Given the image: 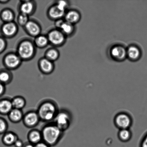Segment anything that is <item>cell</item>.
Segmentation results:
<instances>
[{"mask_svg":"<svg viewBox=\"0 0 147 147\" xmlns=\"http://www.w3.org/2000/svg\"><path fill=\"white\" fill-rule=\"evenodd\" d=\"M46 123L41 130L42 141L51 147L55 146L63 138L64 132L53 122Z\"/></svg>","mask_w":147,"mask_h":147,"instance_id":"obj_1","label":"cell"},{"mask_svg":"<svg viewBox=\"0 0 147 147\" xmlns=\"http://www.w3.org/2000/svg\"><path fill=\"white\" fill-rule=\"evenodd\" d=\"M59 110L55 102L46 99L40 104L36 111L40 120L47 123L53 122Z\"/></svg>","mask_w":147,"mask_h":147,"instance_id":"obj_2","label":"cell"},{"mask_svg":"<svg viewBox=\"0 0 147 147\" xmlns=\"http://www.w3.org/2000/svg\"><path fill=\"white\" fill-rule=\"evenodd\" d=\"M36 52V49L34 41L29 39H24L19 43L16 53L22 61H28L34 58Z\"/></svg>","mask_w":147,"mask_h":147,"instance_id":"obj_3","label":"cell"},{"mask_svg":"<svg viewBox=\"0 0 147 147\" xmlns=\"http://www.w3.org/2000/svg\"><path fill=\"white\" fill-rule=\"evenodd\" d=\"M72 119L71 114L69 111L62 109L59 110L53 122L64 132L69 128Z\"/></svg>","mask_w":147,"mask_h":147,"instance_id":"obj_4","label":"cell"},{"mask_svg":"<svg viewBox=\"0 0 147 147\" xmlns=\"http://www.w3.org/2000/svg\"><path fill=\"white\" fill-rule=\"evenodd\" d=\"M133 119L127 112H121L118 113L114 118L115 127L118 129H130L133 124Z\"/></svg>","mask_w":147,"mask_h":147,"instance_id":"obj_5","label":"cell"},{"mask_svg":"<svg viewBox=\"0 0 147 147\" xmlns=\"http://www.w3.org/2000/svg\"><path fill=\"white\" fill-rule=\"evenodd\" d=\"M47 36L49 44L56 48L64 45L67 39V37L60 30L56 28L49 31Z\"/></svg>","mask_w":147,"mask_h":147,"instance_id":"obj_6","label":"cell"},{"mask_svg":"<svg viewBox=\"0 0 147 147\" xmlns=\"http://www.w3.org/2000/svg\"><path fill=\"white\" fill-rule=\"evenodd\" d=\"M22 60L16 53H7L4 56L3 63L7 69L13 70L17 69L21 65Z\"/></svg>","mask_w":147,"mask_h":147,"instance_id":"obj_7","label":"cell"},{"mask_svg":"<svg viewBox=\"0 0 147 147\" xmlns=\"http://www.w3.org/2000/svg\"><path fill=\"white\" fill-rule=\"evenodd\" d=\"M22 121L26 127L32 129L38 125L41 120L37 111L31 110L24 114Z\"/></svg>","mask_w":147,"mask_h":147,"instance_id":"obj_8","label":"cell"},{"mask_svg":"<svg viewBox=\"0 0 147 147\" xmlns=\"http://www.w3.org/2000/svg\"><path fill=\"white\" fill-rule=\"evenodd\" d=\"M1 32L5 38H12L15 36L18 31V25L14 22L4 23L1 27Z\"/></svg>","mask_w":147,"mask_h":147,"instance_id":"obj_9","label":"cell"},{"mask_svg":"<svg viewBox=\"0 0 147 147\" xmlns=\"http://www.w3.org/2000/svg\"><path fill=\"white\" fill-rule=\"evenodd\" d=\"M28 35L34 38L41 34V27L39 24L34 20H30L24 27Z\"/></svg>","mask_w":147,"mask_h":147,"instance_id":"obj_10","label":"cell"},{"mask_svg":"<svg viewBox=\"0 0 147 147\" xmlns=\"http://www.w3.org/2000/svg\"><path fill=\"white\" fill-rule=\"evenodd\" d=\"M36 8V4L34 1H21L19 6L20 13L26 14L29 16L35 12Z\"/></svg>","mask_w":147,"mask_h":147,"instance_id":"obj_11","label":"cell"},{"mask_svg":"<svg viewBox=\"0 0 147 147\" xmlns=\"http://www.w3.org/2000/svg\"><path fill=\"white\" fill-rule=\"evenodd\" d=\"M38 67L40 71L46 75L51 74L55 69L54 62L48 60L45 57L39 60Z\"/></svg>","mask_w":147,"mask_h":147,"instance_id":"obj_12","label":"cell"},{"mask_svg":"<svg viewBox=\"0 0 147 147\" xmlns=\"http://www.w3.org/2000/svg\"><path fill=\"white\" fill-rule=\"evenodd\" d=\"M66 11L61 10L55 3L48 9L47 15L49 18L53 21L61 19L64 17Z\"/></svg>","mask_w":147,"mask_h":147,"instance_id":"obj_13","label":"cell"},{"mask_svg":"<svg viewBox=\"0 0 147 147\" xmlns=\"http://www.w3.org/2000/svg\"><path fill=\"white\" fill-rule=\"evenodd\" d=\"M18 135L11 131H7L2 135L1 142L3 144L7 146L14 145V143L18 139Z\"/></svg>","mask_w":147,"mask_h":147,"instance_id":"obj_14","label":"cell"},{"mask_svg":"<svg viewBox=\"0 0 147 147\" xmlns=\"http://www.w3.org/2000/svg\"><path fill=\"white\" fill-rule=\"evenodd\" d=\"M13 109L11 99L8 98L0 99V115L7 116Z\"/></svg>","mask_w":147,"mask_h":147,"instance_id":"obj_15","label":"cell"},{"mask_svg":"<svg viewBox=\"0 0 147 147\" xmlns=\"http://www.w3.org/2000/svg\"><path fill=\"white\" fill-rule=\"evenodd\" d=\"M27 138L28 142L34 145L42 142L41 131L37 129H32L27 134Z\"/></svg>","mask_w":147,"mask_h":147,"instance_id":"obj_16","label":"cell"},{"mask_svg":"<svg viewBox=\"0 0 147 147\" xmlns=\"http://www.w3.org/2000/svg\"><path fill=\"white\" fill-rule=\"evenodd\" d=\"M111 54L115 59L118 61H122L127 56V51L123 47L120 46L114 47L111 50Z\"/></svg>","mask_w":147,"mask_h":147,"instance_id":"obj_17","label":"cell"},{"mask_svg":"<svg viewBox=\"0 0 147 147\" xmlns=\"http://www.w3.org/2000/svg\"><path fill=\"white\" fill-rule=\"evenodd\" d=\"M24 114L22 110L13 108L7 116L8 119L11 122L17 123L22 121Z\"/></svg>","mask_w":147,"mask_h":147,"instance_id":"obj_18","label":"cell"},{"mask_svg":"<svg viewBox=\"0 0 147 147\" xmlns=\"http://www.w3.org/2000/svg\"><path fill=\"white\" fill-rule=\"evenodd\" d=\"M64 18L65 21L74 24L79 21L80 19V15L77 11L70 10L66 11Z\"/></svg>","mask_w":147,"mask_h":147,"instance_id":"obj_19","label":"cell"},{"mask_svg":"<svg viewBox=\"0 0 147 147\" xmlns=\"http://www.w3.org/2000/svg\"><path fill=\"white\" fill-rule=\"evenodd\" d=\"M15 17L14 11L9 8L4 9L0 13V18L4 23L13 22Z\"/></svg>","mask_w":147,"mask_h":147,"instance_id":"obj_20","label":"cell"},{"mask_svg":"<svg viewBox=\"0 0 147 147\" xmlns=\"http://www.w3.org/2000/svg\"><path fill=\"white\" fill-rule=\"evenodd\" d=\"M34 42L36 47L40 49L45 48L49 44L47 35L42 34L35 37Z\"/></svg>","mask_w":147,"mask_h":147,"instance_id":"obj_21","label":"cell"},{"mask_svg":"<svg viewBox=\"0 0 147 147\" xmlns=\"http://www.w3.org/2000/svg\"><path fill=\"white\" fill-rule=\"evenodd\" d=\"M132 134L130 129H119L118 132V139L122 142H127L132 139Z\"/></svg>","mask_w":147,"mask_h":147,"instance_id":"obj_22","label":"cell"},{"mask_svg":"<svg viewBox=\"0 0 147 147\" xmlns=\"http://www.w3.org/2000/svg\"><path fill=\"white\" fill-rule=\"evenodd\" d=\"M60 56L59 51L55 47L49 48L46 51L45 54V57L53 62L58 60Z\"/></svg>","mask_w":147,"mask_h":147,"instance_id":"obj_23","label":"cell"},{"mask_svg":"<svg viewBox=\"0 0 147 147\" xmlns=\"http://www.w3.org/2000/svg\"><path fill=\"white\" fill-rule=\"evenodd\" d=\"M13 76L9 70L7 69L0 70V82L5 85L9 84L12 81Z\"/></svg>","mask_w":147,"mask_h":147,"instance_id":"obj_24","label":"cell"},{"mask_svg":"<svg viewBox=\"0 0 147 147\" xmlns=\"http://www.w3.org/2000/svg\"><path fill=\"white\" fill-rule=\"evenodd\" d=\"M59 30H60L66 37L71 35L74 31V24L64 21L60 25Z\"/></svg>","mask_w":147,"mask_h":147,"instance_id":"obj_25","label":"cell"},{"mask_svg":"<svg viewBox=\"0 0 147 147\" xmlns=\"http://www.w3.org/2000/svg\"><path fill=\"white\" fill-rule=\"evenodd\" d=\"M13 108L14 109L22 110L26 105V101L22 96H18L11 99Z\"/></svg>","mask_w":147,"mask_h":147,"instance_id":"obj_26","label":"cell"},{"mask_svg":"<svg viewBox=\"0 0 147 147\" xmlns=\"http://www.w3.org/2000/svg\"><path fill=\"white\" fill-rule=\"evenodd\" d=\"M127 56L132 60H137L140 56V51L138 47L131 46L126 50Z\"/></svg>","mask_w":147,"mask_h":147,"instance_id":"obj_27","label":"cell"},{"mask_svg":"<svg viewBox=\"0 0 147 147\" xmlns=\"http://www.w3.org/2000/svg\"><path fill=\"white\" fill-rule=\"evenodd\" d=\"M29 17V16L26 14L20 13L17 18L18 25L24 27L30 20Z\"/></svg>","mask_w":147,"mask_h":147,"instance_id":"obj_28","label":"cell"},{"mask_svg":"<svg viewBox=\"0 0 147 147\" xmlns=\"http://www.w3.org/2000/svg\"><path fill=\"white\" fill-rule=\"evenodd\" d=\"M8 124L5 119L0 117V135L4 134L8 131Z\"/></svg>","mask_w":147,"mask_h":147,"instance_id":"obj_29","label":"cell"},{"mask_svg":"<svg viewBox=\"0 0 147 147\" xmlns=\"http://www.w3.org/2000/svg\"><path fill=\"white\" fill-rule=\"evenodd\" d=\"M55 4L61 9L65 11H67V10L69 6V3L67 1H57Z\"/></svg>","mask_w":147,"mask_h":147,"instance_id":"obj_30","label":"cell"},{"mask_svg":"<svg viewBox=\"0 0 147 147\" xmlns=\"http://www.w3.org/2000/svg\"><path fill=\"white\" fill-rule=\"evenodd\" d=\"M7 47V42L5 38L0 37V54L5 51Z\"/></svg>","mask_w":147,"mask_h":147,"instance_id":"obj_31","label":"cell"},{"mask_svg":"<svg viewBox=\"0 0 147 147\" xmlns=\"http://www.w3.org/2000/svg\"><path fill=\"white\" fill-rule=\"evenodd\" d=\"M139 147H147V133L142 138L140 143Z\"/></svg>","mask_w":147,"mask_h":147,"instance_id":"obj_32","label":"cell"},{"mask_svg":"<svg viewBox=\"0 0 147 147\" xmlns=\"http://www.w3.org/2000/svg\"><path fill=\"white\" fill-rule=\"evenodd\" d=\"M6 91L5 85L0 82V97L3 96Z\"/></svg>","mask_w":147,"mask_h":147,"instance_id":"obj_33","label":"cell"},{"mask_svg":"<svg viewBox=\"0 0 147 147\" xmlns=\"http://www.w3.org/2000/svg\"><path fill=\"white\" fill-rule=\"evenodd\" d=\"M24 143L21 140L18 139L17 140L14 144L15 147H23Z\"/></svg>","mask_w":147,"mask_h":147,"instance_id":"obj_34","label":"cell"},{"mask_svg":"<svg viewBox=\"0 0 147 147\" xmlns=\"http://www.w3.org/2000/svg\"><path fill=\"white\" fill-rule=\"evenodd\" d=\"M35 147H51L45 142H41L35 145Z\"/></svg>","mask_w":147,"mask_h":147,"instance_id":"obj_35","label":"cell"},{"mask_svg":"<svg viewBox=\"0 0 147 147\" xmlns=\"http://www.w3.org/2000/svg\"><path fill=\"white\" fill-rule=\"evenodd\" d=\"M23 147H35V145L28 142L24 143Z\"/></svg>","mask_w":147,"mask_h":147,"instance_id":"obj_36","label":"cell"},{"mask_svg":"<svg viewBox=\"0 0 147 147\" xmlns=\"http://www.w3.org/2000/svg\"><path fill=\"white\" fill-rule=\"evenodd\" d=\"M9 1H8V0H0V3L2 4H7Z\"/></svg>","mask_w":147,"mask_h":147,"instance_id":"obj_37","label":"cell"}]
</instances>
